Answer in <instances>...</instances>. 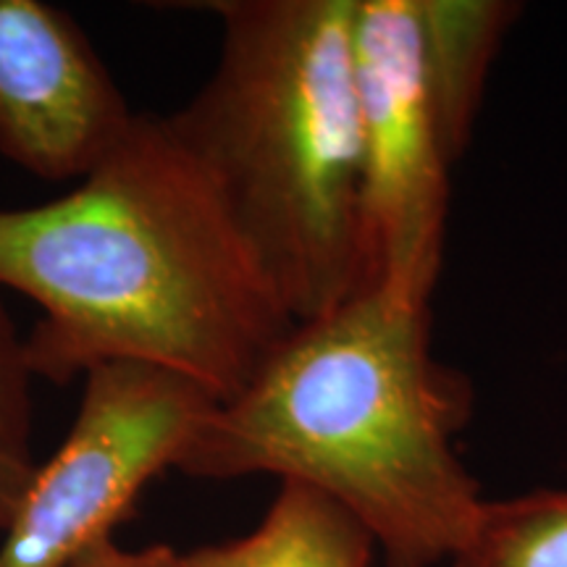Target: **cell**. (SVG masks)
<instances>
[{"mask_svg":"<svg viewBox=\"0 0 567 567\" xmlns=\"http://www.w3.org/2000/svg\"><path fill=\"white\" fill-rule=\"evenodd\" d=\"M38 302L24 337L53 384L155 365L237 396L295 329L172 116L137 113L66 195L0 208V289Z\"/></svg>","mask_w":567,"mask_h":567,"instance_id":"obj_1","label":"cell"},{"mask_svg":"<svg viewBox=\"0 0 567 567\" xmlns=\"http://www.w3.org/2000/svg\"><path fill=\"white\" fill-rule=\"evenodd\" d=\"M471 413L467 379L431 352V302L368 284L295 323L176 471L310 486L371 534L386 567H436L484 505L455 450Z\"/></svg>","mask_w":567,"mask_h":567,"instance_id":"obj_2","label":"cell"},{"mask_svg":"<svg viewBox=\"0 0 567 567\" xmlns=\"http://www.w3.org/2000/svg\"><path fill=\"white\" fill-rule=\"evenodd\" d=\"M208 82L168 113L295 323L363 287L354 0H224Z\"/></svg>","mask_w":567,"mask_h":567,"instance_id":"obj_3","label":"cell"},{"mask_svg":"<svg viewBox=\"0 0 567 567\" xmlns=\"http://www.w3.org/2000/svg\"><path fill=\"white\" fill-rule=\"evenodd\" d=\"M216 405L195 381L163 368H92L66 439L38 465L3 530L0 567H69L109 538L142 488L179 465Z\"/></svg>","mask_w":567,"mask_h":567,"instance_id":"obj_4","label":"cell"},{"mask_svg":"<svg viewBox=\"0 0 567 567\" xmlns=\"http://www.w3.org/2000/svg\"><path fill=\"white\" fill-rule=\"evenodd\" d=\"M352 61L363 142V287L386 284L431 302L455 161L425 74L417 0H354Z\"/></svg>","mask_w":567,"mask_h":567,"instance_id":"obj_5","label":"cell"},{"mask_svg":"<svg viewBox=\"0 0 567 567\" xmlns=\"http://www.w3.org/2000/svg\"><path fill=\"white\" fill-rule=\"evenodd\" d=\"M134 113L80 24L45 0H0V155L45 182L84 179Z\"/></svg>","mask_w":567,"mask_h":567,"instance_id":"obj_6","label":"cell"},{"mask_svg":"<svg viewBox=\"0 0 567 567\" xmlns=\"http://www.w3.org/2000/svg\"><path fill=\"white\" fill-rule=\"evenodd\" d=\"M520 13L523 6L509 0H417L425 74L455 163L473 137L488 74Z\"/></svg>","mask_w":567,"mask_h":567,"instance_id":"obj_7","label":"cell"},{"mask_svg":"<svg viewBox=\"0 0 567 567\" xmlns=\"http://www.w3.org/2000/svg\"><path fill=\"white\" fill-rule=\"evenodd\" d=\"M373 555L371 534L347 509L284 481L258 528L187 551L179 567H371Z\"/></svg>","mask_w":567,"mask_h":567,"instance_id":"obj_8","label":"cell"},{"mask_svg":"<svg viewBox=\"0 0 567 567\" xmlns=\"http://www.w3.org/2000/svg\"><path fill=\"white\" fill-rule=\"evenodd\" d=\"M450 567H567V492L484 499Z\"/></svg>","mask_w":567,"mask_h":567,"instance_id":"obj_9","label":"cell"},{"mask_svg":"<svg viewBox=\"0 0 567 567\" xmlns=\"http://www.w3.org/2000/svg\"><path fill=\"white\" fill-rule=\"evenodd\" d=\"M34 379L24 337L0 300V536L40 465L32 450Z\"/></svg>","mask_w":567,"mask_h":567,"instance_id":"obj_10","label":"cell"},{"mask_svg":"<svg viewBox=\"0 0 567 567\" xmlns=\"http://www.w3.org/2000/svg\"><path fill=\"white\" fill-rule=\"evenodd\" d=\"M179 551L166 547V544L124 549L113 542V536H109L84 549L69 567H179Z\"/></svg>","mask_w":567,"mask_h":567,"instance_id":"obj_11","label":"cell"}]
</instances>
